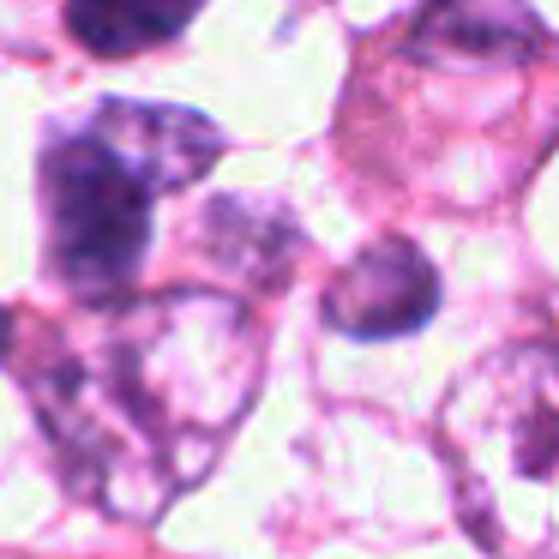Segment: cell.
Instances as JSON below:
<instances>
[{"mask_svg": "<svg viewBox=\"0 0 559 559\" xmlns=\"http://www.w3.org/2000/svg\"><path fill=\"white\" fill-rule=\"evenodd\" d=\"M265 379V337L235 295L163 289L91 307L31 367L61 481L121 523H157L217 469Z\"/></svg>", "mask_w": 559, "mask_h": 559, "instance_id": "obj_1", "label": "cell"}, {"mask_svg": "<svg viewBox=\"0 0 559 559\" xmlns=\"http://www.w3.org/2000/svg\"><path fill=\"white\" fill-rule=\"evenodd\" d=\"M457 518L487 559H559V349L511 343L439 409Z\"/></svg>", "mask_w": 559, "mask_h": 559, "instance_id": "obj_2", "label": "cell"}, {"mask_svg": "<svg viewBox=\"0 0 559 559\" xmlns=\"http://www.w3.org/2000/svg\"><path fill=\"white\" fill-rule=\"evenodd\" d=\"M151 187L85 127L43 151L49 265L79 301H127L151 241Z\"/></svg>", "mask_w": 559, "mask_h": 559, "instance_id": "obj_3", "label": "cell"}, {"mask_svg": "<svg viewBox=\"0 0 559 559\" xmlns=\"http://www.w3.org/2000/svg\"><path fill=\"white\" fill-rule=\"evenodd\" d=\"M554 49L523 0H433L409 31V55L439 73H523Z\"/></svg>", "mask_w": 559, "mask_h": 559, "instance_id": "obj_4", "label": "cell"}, {"mask_svg": "<svg viewBox=\"0 0 559 559\" xmlns=\"http://www.w3.org/2000/svg\"><path fill=\"white\" fill-rule=\"evenodd\" d=\"M433 307H439L433 265L397 235L361 247L325 289V319L349 337H403V331L427 325Z\"/></svg>", "mask_w": 559, "mask_h": 559, "instance_id": "obj_5", "label": "cell"}, {"mask_svg": "<svg viewBox=\"0 0 559 559\" xmlns=\"http://www.w3.org/2000/svg\"><path fill=\"white\" fill-rule=\"evenodd\" d=\"M91 139L115 151L151 193H181L199 175H211V163L223 157V133L193 109H163V103H103L85 121Z\"/></svg>", "mask_w": 559, "mask_h": 559, "instance_id": "obj_6", "label": "cell"}, {"mask_svg": "<svg viewBox=\"0 0 559 559\" xmlns=\"http://www.w3.org/2000/svg\"><path fill=\"white\" fill-rule=\"evenodd\" d=\"M205 0H67V31L103 61H127L181 37Z\"/></svg>", "mask_w": 559, "mask_h": 559, "instance_id": "obj_7", "label": "cell"}, {"mask_svg": "<svg viewBox=\"0 0 559 559\" xmlns=\"http://www.w3.org/2000/svg\"><path fill=\"white\" fill-rule=\"evenodd\" d=\"M7 349H13V319L0 313V355H7Z\"/></svg>", "mask_w": 559, "mask_h": 559, "instance_id": "obj_8", "label": "cell"}]
</instances>
